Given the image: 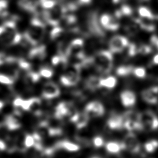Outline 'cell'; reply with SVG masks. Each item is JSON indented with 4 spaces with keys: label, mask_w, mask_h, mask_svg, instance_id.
<instances>
[{
    "label": "cell",
    "mask_w": 158,
    "mask_h": 158,
    "mask_svg": "<svg viewBox=\"0 0 158 158\" xmlns=\"http://www.w3.org/2000/svg\"><path fill=\"white\" fill-rule=\"evenodd\" d=\"M143 99L151 104H154L158 101V86H152L151 88L144 89L141 93Z\"/></svg>",
    "instance_id": "obj_13"
},
{
    "label": "cell",
    "mask_w": 158,
    "mask_h": 158,
    "mask_svg": "<svg viewBox=\"0 0 158 158\" xmlns=\"http://www.w3.org/2000/svg\"><path fill=\"white\" fill-rule=\"evenodd\" d=\"M128 44L129 41L126 37L120 35L114 36L109 41V51L111 52H120L128 46Z\"/></svg>",
    "instance_id": "obj_7"
},
{
    "label": "cell",
    "mask_w": 158,
    "mask_h": 158,
    "mask_svg": "<svg viewBox=\"0 0 158 158\" xmlns=\"http://www.w3.org/2000/svg\"><path fill=\"white\" fill-rule=\"evenodd\" d=\"M54 147L56 149L61 148L68 152H77L80 149V147L78 144L68 140H63L59 141L56 144Z\"/></svg>",
    "instance_id": "obj_19"
},
{
    "label": "cell",
    "mask_w": 158,
    "mask_h": 158,
    "mask_svg": "<svg viewBox=\"0 0 158 158\" xmlns=\"http://www.w3.org/2000/svg\"><path fill=\"white\" fill-rule=\"evenodd\" d=\"M41 101L38 98H31L28 99V111L31 112L36 116L41 114Z\"/></svg>",
    "instance_id": "obj_20"
},
{
    "label": "cell",
    "mask_w": 158,
    "mask_h": 158,
    "mask_svg": "<svg viewBox=\"0 0 158 158\" xmlns=\"http://www.w3.org/2000/svg\"><path fill=\"white\" fill-rule=\"evenodd\" d=\"M35 144V140L33 135H27L24 139V144L26 148H31Z\"/></svg>",
    "instance_id": "obj_38"
},
{
    "label": "cell",
    "mask_w": 158,
    "mask_h": 158,
    "mask_svg": "<svg viewBox=\"0 0 158 158\" xmlns=\"http://www.w3.org/2000/svg\"><path fill=\"white\" fill-rule=\"evenodd\" d=\"M123 115L115 113L111 114L109 117L107 121V125L110 130H119L123 128Z\"/></svg>",
    "instance_id": "obj_14"
},
{
    "label": "cell",
    "mask_w": 158,
    "mask_h": 158,
    "mask_svg": "<svg viewBox=\"0 0 158 158\" xmlns=\"http://www.w3.org/2000/svg\"><path fill=\"white\" fill-rule=\"evenodd\" d=\"M0 41L6 45H14L19 43L22 38L20 33L15 29L6 30V31L0 36Z\"/></svg>",
    "instance_id": "obj_9"
},
{
    "label": "cell",
    "mask_w": 158,
    "mask_h": 158,
    "mask_svg": "<svg viewBox=\"0 0 158 158\" xmlns=\"http://www.w3.org/2000/svg\"><path fill=\"white\" fill-rule=\"evenodd\" d=\"M139 121L143 129L152 130L158 128V117L151 111L148 110L139 114Z\"/></svg>",
    "instance_id": "obj_6"
},
{
    "label": "cell",
    "mask_w": 158,
    "mask_h": 158,
    "mask_svg": "<svg viewBox=\"0 0 158 158\" xmlns=\"http://www.w3.org/2000/svg\"><path fill=\"white\" fill-rule=\"evenodd\" d=\"M60 94V90L59 86L52 81H49L45 83L43 87L41 95L47 99H54L58 97Z\"/></svg>",
    "instance_id": "obj_12"
},
{
    "label": "cell",
    "mask_w": 158,
    "mask_h": 158,
    "mask_svg": "<svg viewBox=\"0 0 158 158\" xmlns=\"http://www.w3.org/2000/svg\"><path fill=\"white\" fill-rule=\"evenodd\" d=\"M101 78L95 75L89 76L85 81V86L89 90L94 91L99 88Z\"/></svg>",
    "instance_id": "obj_23"
},
{
    "label": "cell",
    "mask_w": 158,
    "mask_h": 158,
    "mask_svg": "<svg viewBox=\"0 0 158 158\" xmlns=\"http://www.w3.org/2000/svg\"><path fill=\"white\" fill-rule=\"evenodd\" d=\"M38 4L36 0H19L18 2L19 7L28 12H35Z\"/></svg>",
    "instance_id": "obj_21"
},
{
    "label": "cell",
    "mask_w": 158,
    "mask_h": 158,
    "mask_svg": "<svg viewBox=\"0 0 158 158\" xmlns=\"http://www.w3.org/2000/svg\"><path fill=\"white\" fill-rule=\"evenodd\" d=\"M85 112L89 117H98L104 115L105 109L101 102L93 101L86 104L85 108Z\"/></svg>",
    "instance_id": "obj_11"
},
{
    "label": "cell",
    "mask_w": 158,
    "mask_h": 158,
    "mask_svg": "<svg viewBox=\"0 0 158 158\" xmlns=\"http://www.w3.org/2000/svg\"><path fill=\"white\" fill-rule=\"evenodd\" d=\"M92 0H78V3L81 5L88 4L91 2Z\"/></svg>",
    "instance_id": "obj_43"
},
{
    "label": "cell",
    "mask_w": 158,
    "mask_h": 158,
    "mask_svg": "<svg viewBox=\"0 0 158 158\" xmlns=\"http://www.w3.org/2000/svg\"><path fill=\"white\" fill-rule=\"evenodd\" d=\"M154 20L139 17L134 19V22L143 30L146 31H152L155 30V25L153 22Z\"/></svg>",
    "instance_id": "obj_18"
},
{
    "label": "cell",
    "mask_w": 158,
    "mask_h": 158,
    "mask_svg": "<svg viewBox=\"0 0 158 158\" xmlns=\"http://www.w3.org/2000/svg\"><path fill=\"white\" fill-rule=\"evenodd\" d=\"M117 83V78L114 76H108L105 78H101L100 86L107 89L114 88Z\"/></svg>",
    "instance_id": "obj_25"
},
{
    "label": "cell",
    "mask_w": 158,
    "mask_h": 158,
    "mask_svg": "<svg viewBox=\"0 0 158 158\" xmlns=\"http://www.w3.org/2000/svg\"><path fill=\"white\" fill-rule=\"evenodd\" d=\"M120 101L124 107H129L133 106L136 101V97L134 92L130 90H124L120 94Z\"/></svg>",
    "instance_id": "obj_15"
},
{
    "label": "cell",
    "mask_w": 158,
    "mask_h": 158,
    "mask_svg": "<svg viewBox=\"0 0 158 158\" xmlns=\"http://www.w3.org/2000/svg\"><path fill=\"white\" fill-rule=\"evenodd\" d=\"M133 68L131 65H121L117 68L116 73L120 77H127L132 73Z\"/></svg>",
    "instance_id": "obj_27"
},
{
    "label": "cell",
    "mask_w": 158,
    "mask_h": 158,
    "mask_svg": "<svg viewBox=\"0 0 158 158\" xmlns=\"http://www.w3.org/2000/svg\"><path fill=\"white\" fill-rule=\"evenodd\" d=\"M132 73L138 78H144L146 76V70L143 67H136L133 68Z\"/></svg>",
    "instance_id": "obj_34"
},
{
    "label": "cell",
    "mask_w": 158,
    "mask_h": 158,
    "mask_svg": "<svg viewBox=\"0 0 158 158\" xmlns=\"http://www.w3.org/2000/svg\"><path fill=\"white\" fill-rule=\"evenodd\" d=\"M133 14V10L129 6L123 5L115 13V17L118 19L122 16H130Z\"/></svg>",
    "instance_id": "obj_28"
},
{
    "label": "cell",
    "mask_w": 158,
    "mask_h": 158,
    "mask_svg": "<svg viewBox=\"0 0 158 158\" xmlns=\"http://www.w3.org/2000/svg\"><path fill=\"white\" fill-rule=\"evenodd\" d=\"M81 67L79 63L73 64L69 67L63 75L60 76L61 83L65 86H72L77 85L80 80Z\"/></svg>",
    "instance_id": "obj_3"
},
{
    "label": "cell",
    "mask_w": 158,
    "mask_h": 158,
    "mask_svg": "<svg viewBox=\"0 0 158 158\" xmlns=\"http://www.w3.org/2000/svg\"><path fill=\"white\" fill-rule=\"evenodd\" d=\"M39 73L41 77L45 78H49L52 77L54 73V71L52 69L48 66H43L41 67L39 70Z\"/></svg>",
    "instance_id": "obj_30"
},
{
    "label": "cell",
    "mask_w": 158,
    "mask_h": 158,
    "mask_svg": "<svg viewBox=\"0 0 158 158\" xmlns=\"http://www.w3.org/2000/svg\"><path fill=\"white\" fill-rule=\"evenodd\" d=\"M106 151L110 154H118L122 150L124 149V146L122 142H117L114 141H110L107 142L105 144Z\"/></svg>",
    "instance_id": "obj_22"
},
{
    "label": "cell",
    "mask_w": 158,
    "mask_h": 158,
    "mask_svg": "<svg viewBox=\"0 0 158 158\" xmlns=\"http://www.w3.org/2000/svg\"><path fill=\"white\" fill-rule=\"evenodd\" d=\"M4 103L2 101H0V111L4 107Z\"/></svg>",
    "instance_id": "obj_46"
},
{
    "label": "cell",
    "mask_w": 158,
    "mask_h": 158,
    "mask_svg": "<svg viewBox=\"0 0 158 158\" xmlns=\"http://www.w3.org/2000/svg\"><path fill=\"white\" fill-rule=\"evenodd\" d=\"M77 112L74 106L67 102H60L56 107L54 110V117L61 120L63 118L68 117L70 120Z\"/></svg>",
    "instance_id": "obj_5"
},
{
    "label": "cell",
    "mask_w": 158,
    "mask_h": 158,
    "mask_svg": "<svg viewBox=\"0 0 158 158\" xmlns=\"http://www.w3.org/2000/svg\"><path fill=\"white\" fill-rule=\"evenodd\" d=\"M93 65L102 74L109 73L113 67V56L110 51L102 50L93 57Z\"/></svg>",
    "instance_id": "obj_2"
},
{
    "label": "cell",
    "mask_w": 158,
    "mask_h": 158,
    "mask_svg": "<svg viewBox=\"0 0 158 158\" xmlns=\"http://www.w3.org/2000/svg\"><path fill=\"white\" fill-rule=\"evenodd\" d=\"M138 25L136 23L135 24H129L125 27V31L129 35H135L138 32Z\"/></svg>",
    "instance_id": "obj_36"
},
{
    "label": "cell",
    "mask_w": 158,
    "mask_h": 158,
    "mask_svg": "<svg viewBox=\"0 0 158 158\" xmlns=\"http://www.w3.org/2000/svg\"><path fill=\"white\" fill-rule=\"evenodd\" d=\"M46 56V47L44 45L32 48L28 52V57L32 60H42Z\"/></svg>",
    "instance_id": "obj_17"
},
{
    "label": "cell",
    "mask_w": 158,
    "mask_h": 158,
    "mask_svg": "<svg viewBox=\"0 0 158 158\" xmlns=\"http://www.w3.org/2000/svg\"><path fill=\"white\" fill-rule=\"evenodd\" d=\"M27 73L26 75L27 80L31 83H36L38 82L40 78L41 77L39 73L32 72V71H27Z\"/></svg>",
    "instance_id": "obj_32"
},
{
    "label": "cell",
    "mask_w": 158,
    "mask_h": 158,
    "mask_svg": "<svg viewBox=\"0 0 158 158\" xmlns=\"http://www.w3.org/2000/svg\"><path fill=\"white\" fill-rule=\"evenodd\" d=\"M128 54L130 56L132 57L138 54V46L134 43H129L128 45Z\"/></svg>",
    "instance_id": "obj_41"
},
{
    "label": "cell",
    "mask_w": 158,
    "mask_h": 158,
    "mask_svg": "<svg viewBox=\"0 0 158 158\" xmlns=\"http://www.w3.org/2000/svg\"><path fill=\"white\" fill-rule=\"evenodd\" d=\"M9 15L8 3L6 0H0V17L6 18Z\"/></svg>",
    "instance_id": "obj_31"
},
{
    "label": "cell",
    "mask_w": 158,
    "mask_h": 158,
    "mask_svg": "<svg viewBox=\"0 0 158 158\" xmlns=\"http://www.w3.org/2000/svg\"><path fill=\"white\" fill-rule=\"evenodd\" d=\"M41 6L46 9H51L56 5V0H40Z\"/></svg>",
    "instance_id": "obj_35"
},
{
    "label": "cell",
    "mask_w": 158,
    "mask_h": 158,
    "mask_svg": "<svg viewBox=\"0 0 158 158\" xmlns=\"http://www.w3.org/2000/svg\"><path fill=\"white\" fill-rule=\"evenodd\" d=\"M152 63L156 65H158V54H156L152 58Z\"/></svg>",
    "instance_id": "obj_44"
},
{
    "label": "cell",
    "mask_w": 158,
    "mask_h": 158,
    "mask_svg": "<svg viewBox=\"0 0 158 158\" xmlns=\"http://www.w3.org/2000/svg\"><path fill=\"white\" fill-rule=\"evenodd\" d=\"M63 32V29L59 27V26H56V27H54L52 30L51 31L50 33V36L51 38H52V40H54L57 38H58L59 36H60V35Z\"/></svg>",
    "instance_id": "obj_37"
},
{
    "label": "cell",
    "mask_w": 158,
    "mask_h": 158,
    "mask_svg": "<svg viewBox=\"0 0 158 158\" xmlns=\"http://www.w3.org/2000/svg\"><path fill=\"white\" fill-rule=\"evenodd\" d=\"M89 120V115L84 111L83 112H77L70 120L75 125L77 128L81 129L87 125Z\"/></svg>",
    "instance_id": "obj_16"
},
{
    "label": "cell",
    "mask_w": 158,
    "mask_h": 158,
    "mask_svg": "<svg viewBox=\"0 0 158 158\" xmlns=\"http://www.w3.org/2000/svg\"><path fill=\"white\" fill-rule=\"evenodd\" d=\"M91 158H99V157H93Z\"/></svg>",
    "instance_id": "obj_47"
},
{
    "label": "cell",
    "mask_w": 158,
    "mask_h": 158,
    "mask_svg": "<svg viewBox=\"0 0 158 158\" xmlns=\"http://www.w3.org/2000/svg\"><path fill=\"white\" fill-rule=\"evenodd\" d=\"M144 148L147 152L152 153L158 148V141L154 139L147 141L144 144Z\"/></svg>",
    "instance_id": "obj_29"
},
{
    "label": "cell",
    "mask_w": 158,
    "mask_h": 158,
    "mask_svg": "<svg viewBox=\"0 0 158 158\" xmlns=\"http://www.w3.org/2000/svg\"><path fill=\"white\" fill-rule=\"evenodd\" d=\"M6 31V28L4 26L0 27V36L2 35Z\"/></svg>",
    "instance_id": "obj_45"
},
{
    "label": "cell",
    "mask_w": 158,
    "mask_h": 158,
    "mask_svg": "<svg viewBox=\"0 0 158 158\" xmlns=\"http://www.w3.org/2000/svg\"><path fill=\"white\" fill-rule=\"evenodd\" d=\"M92 143L95 148H99L104 144V140L101 136H96L93 138Z\"/></svg>",
    "instance_id": "obj_39"
},
{
    "label": "cell",
    "mask_w": 158,
    "mask_h": 158,
    "mask_svg": "<svg viewBox=\"0 0 158 158\" xmlns=\"http://www.w3.org/2000/svg\"><path fill=\"white\" fill-rule=\"evenodd\" d=\"M17 115H10L6 117L5 123L6 127L10 130H15L20 127L21 123L17 117Z\"/></svg>",
    "instance_id": "obj_24"
},
{
    "label": "cell",
    "mask_w": 158,
    "mask_h": 158,
    "mask_svg": "<svg viewBox=\"0 0 158 158\" xmlns=\"http://www.w3.org/2000/svg\"><path fill=\"white\" fill-rule=\"evenodd\" d=\"M151 52V48L146 44H141L138 46V53L142 54H148Z\"/></svg>",
    "instance_id": "obj_40"
},
{
    "label": "cell",
    "mask_w": 158,
    "mask_h": 158,
    "mask_svg": "<svg viewBox=\"0 0 158 158\" xmlns=\"http://www.w3.org/2000/svg\"><path fill=\"white\" fill-rule=\"evenodd\" d=\"M84 42L81 38H77L72 40L65 49V54L67 58L75 57L80 62L86 57L83 51Z\"/></svg>",
    "instance_id": "obj_4"
},
{
    "label": "cell",
    "mask_w": 158,
    "mask_h": 158,
    "mask_svg": "<svg viewBox=\"0 0 158 158\" xmlns=\"http://www.w3.org/2000/svg\"><path fill=\"white\" fill-rule=\"evenodd\" d=\"M46 23L40 17H33L30 27L23 34L25 41L32 46L37 45L43 39L45 31Z\"/></svg>",
    "instance_id": "obj_1"
},
{
    "label": "cell",
    "mask_w": 158,
    "mask_h": 158,
    "mask_svg": "<svg viewBox=\"0 0 158 158\" xmlns=\"http://www.w3.org/2000/svg\"><path fill=\"white\" fill-rule=\"evenodd\" d=\"M99 23L102 27L109 31H116L120 27L118 19L109 14H102L100 17Z\"/></svg>",
    "instance_id": "obj_10"
},
{
    "label": "cell",
    "mask_w": 158,
    "mask_h": 158,
    "mask_svg": "<svg viewBox=\"0 0 158 158\" xmlns=\"http://www.w3.org/2000/svg\"><path fill=\"white\" fill-rule=\"evenodd\" d=\"M124 149L128 150L133 154L139 153L140 151V143L133 132H128L122 141Z\"/></svg>",
    "instance_id": "obj_8"
},
{
    "label": "cell",
    "mask_w": 158,
    "mask_h": 158,
    "mask_svg": "<svg viewBox=\"0 0 158 158\" xmlns=\"http://www.w3.org/2000/svg\"><path fill=\"white\" fill-rule=\"evenodd\" d=\"M23 99L20 97L16 98L14 101H13V105L15 108H21L22 104L23 102Z\"/></svg>",
    "instance_id": "obj_42"
},
{
    "label": "cell",
    "mask_w": 158,
    "mask_h": 158,
    "mask_svg": "<svg viewBox=\"0 0 158 158\" xmlns=\"http://www.w3.org/2000/svg\"><path fill=\"white\" fill-rule=\"evenodd\" d=\"M138 13L139 17L141 18H146L152 20H154L156 18V15L152 12V11L148 7L145 6L139 7L138 9Z\"/></svg>",
    "instance_id": "obj_26"
},
{
    "label": "cell",
    "mask_w": 158,
    "mask_h": 158,
    "mask_svg": "<svg viewBox=\"0 0 158 158\" xmlns=\"http://www.w3.org/2000/svg\"><path fill=\"white\" fill-rule=\"evenodd\" d=\"M15 78L11 75L0 73V83L7 85H11L14 83Z\"/></svg>",
    "instance_id": "obj_33"
}]
</instances>
